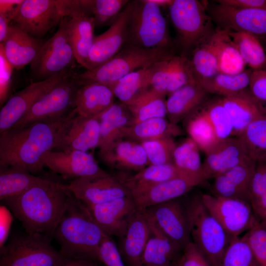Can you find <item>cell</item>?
<instances>
[{
    "label": "cell",
    "instance_id": "6da1fadb",
    "mask_svg": "<svg viewBox=\"0 0 266 266\" xmlns=\"http://www.w3.org/2000/svg\"><path fill=\"white\" fill-rule=\"evenodd\" d=\"M68 113L0 133V168L20 169L32 174L41 170L44 158L54 149L58 131Z\"/></svg>",
    "mask_w": 266,
    "mask_h": 266
},
{
    "label": "cell",
    "instance_id": "7a4b0ae2",
    "mask_svg": "<svg viewBox=\"0 0 266 266\" xmlns=\"http://www.w3.org/2000/svg\"><path fill=\"white\" fill-rule=\"evenodd\" d=\"M72 194L65 184L49 180L2 200L26 233L53 237Z\"/></svg>",
    "mask_w": 266,
    "mask_h": 266
},
{
    "label": "cell",
    "instance_id": "3957f363",
    "mask_svg": "<svg viewBox=\"0 0 266 266\" xmlns=\"http://www.w3.org/2000/svg\"><path fill=\"white\" fill-rule=\"evenodd\" d=\"M107 235L94 221L86 206L72 195L53 237L64 258L95 262L99 261L100 246Z\"/></svg>",
    "mask_w": 266,
    "mask_h": 266
},
{
    "label": "cell",
    "instance_id": "277c9868",
    "mask_svg": "<svg viewBox=\"0 0 266 266\" xmlns=\"http://www.w3.org/2000/svg\"><path fill=\"white\" fill-rule=\"evenodd\" d=\"M175 55L173 46L145 48L127 44L106 63L92 70L74 73L70 77L80 86L98 83L112 87L118 80L130 73L170 60Z\"/></svg>",
    "mask_w": 266,
    "mask_h": 266
},
{
    "label": "cell",
    "instance_id": "5b68a950",
    "mask_svg": "<svg viewBox=\"0 0 266 266\" xmlns=\"http://www.w3.org/2000/svg\"><path fill=\"white\" fill-rule=\"evenodd\" d=\"M190 225L191 241L211 266H220L224 253L234 238L225 230L204 204L201 196L184 202Z\"/></svg>",
    "mask_w": 266,
    "mask_h": 266
},
{
    "label": "cell",
    "instance_id": "8992f818",
    "mask_svg": "<svg viewBox=\"0 0 266 266\" xmlns=\"http://www.w3.org/2000/svg\"><path fill=\"white\" fill-rule=\"evenodd\" d=\"M127 43L145 48L173 46L161 7L151 0H130Z\"/></svg>",
    "mask_w": 266,
    "mask_h": 266
},
{
    "label": "cell",
    "instance_id": "52a82bcc",
    "mask_svg": "<svg viewBox=\"0 0 266 266\" xmlns=\"http://www.w3.org/2000/svg\"><path fill=\"white\" fill-rule=\"evenodd\" d=\"M50 237L26 233L13 236L0 250V266H58L68 259L56 250Z\"/></svg>",
    "mask_w": 266,
    "mask_h": 266
},
{
    "label": "cell",
    "instance_id": "ba28073f",
    "mask_svg": "<svg viewBox=\"0 0 266 266\" xmlns=\"http://www.w3.org/2000/svg\"><path fill=\"white\" fill-rule=\"evenodd\" d=\"M171 21L183 51L193 49L214 32L205 2L173 0L168 7Z\"/></svg>",
    "mask_w": 266,
    "mask_h": 266
},
{
    "label": "cell",
    "instance_id": "9c48e42d",
    "mask_svg": "<svg viewBox=\"0 0 266 266\" xmlns=\"http://www.w3.org/2000/svg\"><path fill=\"white\" fill-rule=\"evenodd\" d=\"M69 17H63L58 31L44 43L30 64L33 78L44 80L65 72L73 71L76 60L68 31Z\"/></svg>",
    "mask_w": 266,
    "mask_h": 266
},
{
    "label": "cell",
    "instance_id": "30bf717a",
    "mask_svg": "<svg viewBox=\"0 0 266 266\" xmlns=\"http://www.w3.org/2000/svg\"><path fill=\"white\" fill-rule=\"evenodd\" d=\"M80 87L70 76L63 79L40 98L12 128L67 115L74 107L75 95Z\"/></svg>",
    "mask_w": 266,
    "mask_h": 266
},
{
    "label": "cell",
    "instance_id": "8fae6325",
    "mask_svg": "<svg viewBox=\"0 0 266 266\" xmlns=\"http://www.w3.org/2000/svg\"><path fill=\"white\" fill-rule=\"evenodd\" d=\"M201 196L211 213L233 237L239 236L260 222L249 201L206 194Z\"/></svg>",
    "mask_w": 266,
    "mask_h": 266
},
{
    "label": "cell",
    "instance_id": "7c38bea8",
    "mask_svg": "<svg viewBox=\"0 0 266 266\" xmlns=\"http://www.w3.org/2000/svg\"><path fill=\"white\" fill-rule=\"evenodd\" d=\"M63 17H69L68 31L76 62L86 67L94 37L96 27L93 17L80 0H56Z\"/></svg>",
    "mask_w": 266,
    "mask_h": 266
},
{
    "label": "cell",
    "instance_id": "4fadbf2b",
    "mask_svg": "<svg viewBox=\"0 0 266 266\" xmlns=\"http://www.w3.org/2000/svg\"><path fill=\"white\" fill-rule=\"evenodd\" d=\"M100 136L98 118L79 115L73 108L58 131L53 150L87 152L98 148Z\"/></svg>",
    "mask_w": 266,
    "mask_h": 266
},
{
    "label": "cell",
    "instance_id": "5bb4252c",
    "mask_svg": "<svg viewBox=\"0 0 266 266\" xmlns=\"http://www.w3.org/2000/svg\"><path fill=\"white\" fill-rule=\"evenodd\" d=\"M126 178L110 174L97 178H82L72 180L65 187L85 205H96L131 196Z\"/></svg>",
    "mask_w": 266,
    "mask_h": 266
},
{
    "label": "cell",
    "instance_id": "9a60e30c",
    "mask_svg": "<svg viewBox=\"0 0 266 266\" xmlns=\"http://www.w3.org/2000/svg\"><path fill=\"white\" fill-rule=\"evenodd\" d=\"M143 211L182 249L191 241L190 222L184 202L177 199L152 206Z\"/></svg>",
    "mask_w": 266,
    "mask_h": 266
},
{
    "label": "cell",
    "instance_id": "2e32d148",
    "mask_svg": "<svg viewBox=\"0 0 266 266\" xmlns=\"http://www.w3.org/2000/svg\"><path fill=\"white\" fill-rule=\"evenodd\" d=\"M73 71L32 82L11 96L0 111V133L12 128L46 93Z\"/></svg>",
    "mask_w": 266,
    "mask_h": 266
},
{
    "label": "cell",
    "instance_id": "e0dca14e",
    "mask_svg": "<svg viewBox=\"0 0 266 266\" xmlns=\"http://www.w3.org/2000/svg\"><path fill=\"white\" fill-rule=\"evenodd\" d=\"M63 18L56 0H24L12 23L41 39Z\"/></svg>",
    "mask_w": 266,
    "mask_h": 266
},
{
    "label": "cell",
    "instance_id": "ac0fdd59",
    "mask_svg": "<svg viewBox=\"0 0 266 266\" xmlns=\"http://www.w3.org/2000/svg\"><path fill=\"white\" fill-rule=\"evenodd\" d=\"M44 166L65 179L97 178L109 174L98 165L92 155L79 150H52L45 156Z\"/></svg>",
    "mask_w": 266,
    "mask_h": 266
},
{
    "label": "cell",
    "instance_id": "d6986e66",
    "mask_svg": "<svg viewBox=\"0 0 266 266\" xmlns=\"http://www.w3.org/2000/svg\"><path fill=\"white\" fill-rule=\"evenodd\" d=\"M209 14L220 29L266 35V8L238 9L217 3L210 8Z\"/></svg>",
    "mask_w": 266,
    "mask_h": 266
},
{
    "label": "cell",
    "instance_id": "ffe728a7",
    "mask_svg": "<svg viewBox=\"0 0 266 266\" xmlns=\"http://www.w3.org/2000/svg\"><path fill=\"white\" fill-rule=\"evenodd\" d=\"M86 206L94 221L106 234L119 238L124 235L130 220L138 211L132 196Z\"/></svg>",
    "mask_w": 266,
    "mask_h": 266
},
{
    "label": "cell",
    "instance_id": "44dd1931",
    "mask_svg": "<svg viewBox=\"0 0 266 266\" xmlns=\"http://www.w3.org/2000/svg\"><path fill=\"white\" fill-rule=\"evenodd\" d=\"M128 4L105 32L94 37L85 68L92 70L108 61L127 43Z\"/></svg>",
    "mask_w": 266,
    "mask_h": 266
},
{
    "label": "cell",
    "instance_id": "7402d4cb",
    "mask_svg": "<svg viewBox=\"0 0 266 266\" xmlns=\"http://www.w3.org/2000/svg\"><path fill=\"white\" fill-rule=\"evenodd\" d=\"M101 161L112 169L139 171L150 165L140 143L119 138L99 149Z\"/></svg>",
    "mask_w": 266,
    "mask_h": 266
},
{
    "label": "cell",
    "instance_id": "603a6c76",
    "mask_svg": "<svg viewBox=\"0 0 266 266\" xmlns=\"http://www.w3.org/2000/svg\"><path fill=\"white\" fill-rule=\"evenodd\" d=\"M43 44L41 39L11 23L5 39L0 43V48L14 68L19 70L35 60Z\"/></svg>",
    "mask_w": 266,
    "mask_h": 266
},
{
    "label": "cell",
    "instance_id": "cb8c5ba5",
    "mask_svg": "<svg viewBox=\"0 0 266 266\" xmlns=\"http://www.w3.org/2000/svg\"><path fill=\"white\" fill-rule=\"evenodd\" d=\"M205 155L203 170L206 180L226 172L248 158L238 138L234 136L220 140Z\"/></svg>",
    "mask_w": 266,
    "mask_h": 266
},
{
    "label": "cell",
    "instance_id": "d4e9b609",
    "mask_svg": "<svg viewBox=\"0 0 266 266\" xmlns=\"http://www.w3.org/2000/svg\"><path fill=\"white\" fill-rule=\"evenodd\" d=\"M199 185L191 179L179 177L132 193L131 196L137 210L144 211L152 206L177 199Z\"/></svg>",
    "mask_w": 266,
    "mask_h": 266
},
{
    "label": "cell",
    "instance_id": "484cf974",
    "mask_svg": "<svg viewBox=\"0 0 266 266\" xmlns=\"http://www.w3.org/2000/svg\"><path fill=\"white\" fill-rule=\"evenodd\" d=\"M145 214L149 225V234L142 257V265L177 266L183 250L166 235Z\"/></svg>",
    "mask_w": 266,
    "mask_h": 266
},
{
    "label": "cell",
    "instance_id": "4316f807",
    "mask_svg": "<svg viewBox=\"0 0 266 266\" xmlns=\"http://www.w3.org/2000/svg\"><path fill=\"white\" fill-rule=\"evenodd\" d=\"M149 225L143 211L130 220L118 248L126 266H142L141 259L149 237Z\"/></svg>",
    "mask_w": 266,
    "mask_h": 266
},
{
    "label": "cell",
    "instance_id": "83f0119b",
    "mask_svg": "<svg viewBox=\"0 0 266 266\" xmlns=\"http://www.w3.org/2000/svg\"><path fill=\"white\" fill-rule=\"evenodd\" d=\"M111 87L98 83L81 86L77 91L74 108L77 114L87 118H98L114 102Z\"/></svg>",
    "mask_w": 266,
    "mask_h": 266
},
{
    "label": "cell",
    "instance_id": "f1b7e54d",
    "mask_svg": "<svg viewBox=\"0 0 266 266\" xmlns=\"http://www.w3.org/2000/svg\"><path fill=\"white\" fill-rule=\"evenodd\" d=\"M207 94L197 81L175 91L168 95L166 100L168 120L177 125L200 107L206 99Z\"/></svg>",
    "mask_w": 266,
    "mask_h": 266
},
{
    "label": "cell",
    "instance_id": "f546056e",
    "mask_svg": "<svg viewBox=\"0 0 266 266\" xmlns=\"http://www.w3.org/2000/svg\"><path fill=\"white\" fill-rule=\"evenodd\" d=\"M233 126V136L238 137L262 112L249 91L220 98Z\"/></svg>",
    "mask_w": 266,
    "mask_h": 266
},
{
    "label": "cell",
    "instance_id": "4dcf8cb0",
    "mask_svg": "<svg viewBox=\"0 0 266 266\" xmlns=\"http://www.w3.org/2000/svg\"><path fill=\"white\" fill-rule=\"evenodd\" d=\"M184 132L166 118H153L133 124L123 130L120 138L141 143L164 137L181 135Z\"/></svg>",
    "mask_w": 266,
    "mask_h": 266
},
{
    "label": "cell",
    "instance_id": "1f68e13d",
    "mask_svg": "<svg viewBox=\"0 0 266 266\" xmlns=\"http://www.w3.org/2000/svg\"><path fill=\"white\" fill-rule=\"evenodd\" d=\"M100 136L98 148L101 149L120 138L124 129L133 124V117L128 107L115 102L99 117Z\"/></svg>",
    "mask_w": 266,
    "mask_h": 266
},
{
    "label": "cell",
    "instance_id": "d6a6232c",
    "mask_svg": "<svg viewBox=\"0 0 266 266\" xmlns=\"http://www.w3.org/2000/svg\"><path fill=\"white\" fill-rule=\"evenodd\" d=\"M200 150L196 143L188 137L176 144L172 159L173 163L184 176L200 184L206 180Z\"/></svg>",
    "mask_w": 266,
    "mask_h": 266
},
{
    "label": "cell",
    "instance_id": "836d02e7",
    "mask_svg": "<svg viewBox=\"0 0 266 266\" xmlns=\"http://www.w3.org/2000/svg\"><path fill=\"white\" fill-rule=\"evenodd\" d=\"M216 51L219 72L235 74L246 66L226 31L218 29L210 36Z\"/></svg>",
    "mask_w": 266,
    "mask_h": 266
},
{
    "label": "cell",
    "instance_id": "e575fe53",
    "mask_svg": "<svg viewBox=\"0 0 266 266\" xmlns=\"http://www.w3.org/2000/svg\"><path fill=\"white\" fill-rule=\"evenodd\" d=\"M179 177H186L173 163H169L149 165L133 175L127 177L126 181L131 193H132Z\"/></svg>",
    "mask_w": 266,
    "mask_h": 266
},
{
    "label": "cell",
    "instance_id": "d590c367",
    "mask_svg": "<svg viewBox=\"0 0 266 266\" xmlns=\"http://www.w3.org/2000/svg\"><path fill=\"white\" fill-rule=\"evenodd\" d=\"M49 180L34 176L26 170L11 167L0 168V200H3L17 196Z\"/></svg>",
    "mask_w": 266,
    "mask_h": 266
},
{
    "label": "cell",
    "instance_id": "8d00e7d4",
    "mask_svg": "<svg viewBox=\"0 0 266 266\" xmlns=\"http://www.w3.org/2000/svg\"><path fill=\"white\" fill-rule=\"evenodd\" d=\"M252 70H245L235 74L219 72L213 76L197 81L207 93L228 97L241 93L249 87Z\"/></svg>",
    "mask_w": 266,
    "mask_h": 266
},
{
    "label": "cell",
    "instance_id": "74e56055",
    "mask_svg": "<svg viewBox=\"0 0 266 266\" xmlns=\"http://www.w3.org/2000/svg\"><path fill=\"white\" fill-rule=\"evenodd\" d=\"M165 95L148 89L126 105L133 116V124L167 115Z\"/></svg>",
    "mask_w": 266,
    "mask_h": 266
},
{
    "label": "cell",
    "instance_id": "f35d334b",
    "mask_svg": "<svg viewBox=\"0 0 266 266\" xmlns=\"http://www.w3.org/2000/svg\"><path fill=\"white\" fill-rule=\"evenodd\" d=\"M157 63L134 71L118 80L111 87L115 98L127 105L149 89L151 77Z\"/></svg>",
    "mask_w": 266,
    "mask_h": 266
},
{
    "label": "cell",
    "instance_id": "ab89813d",
    "mask_svg": "<svg viewBox=\"0 0 266 266\" xmlns=\"http://www.w3.org/2000/svg\"><path fill=\"white\" fill-rule=\"evenodd\" d=\"M237 137L248 157L257 163L266 162V114L256 118Z\"/></svg>",
    "mask_w": 266,
    "mask_h": 266
},
{
    "label": "cell",
    "instance_id": "60d3db41",
    "mask_svg": "<svg viewBox=\"0 0 266 266\" xmlns=\"http://www.w3.org/2000/svg\"><path fill=\"white\" fill-rule=\"evenodd\" d=\"M226 31L246 65L252 70L264 69L266 54L256 36L245 32Z\"/></svg>",
    "mask_w": 266,
    "mask_h": 266
},
{
    "label": "cell",
    "instance_id": "b9f144b4",
    "mask_svg": "<svg viewBox=\"0 0 266 266\" xmlns=\"http://www.w3.org/2000/svg\"><path fill=\"white\" fill-rule=\"evenodd\" d=\"M210 36L193 49L189 59L196 81L219 72L216 51Z\"/></svg>",
    "mask_w": 266,
    "mask_h": 266
},
{
    "label": "cell",
    "instance_id": "7bdbcfd3",
    "mask_svg": "<svg viewBox=\"0 0 266 266\" xmlns=\"http://www.w3.org/2000/svg\"><path fill=\"white\" fill-rule=\"evenodd\" d=\"M186 125V130L191 139L199 149L206 154L219 142L214 128L203 109L191 115Z\"/></svg>",
    "mask_w": 266,
    "mask_h": 266
},
{
    "label": "cell",
    "instance_id": "ee69618b",
    "mask_svg": "<svg viewBox=\"0 0 266 266\" xmlns=\"http://www.w3.org/2000/svg\"><path fill=\"white\" fill-rule=\"evenodd\" d=\"M128 0H80L93 17L96 27L110 26L126 7Z\"/></svg>",
    "mask_w": 266,
    "mask_h": 266
},
{
    "label": "cell",
    "instance_id": "f6af8a7d",
    "mask_svg": "<svg viewBox=\"0 0 266 266\" xmlns=\"http://www.w3.org/2000/svg\"><path fill=\"white\" fill-rule=\"evenodd\" d=\"M249 200L254 213L261 222L266 219V162L258 163L249 190Z\"/></svg>",
    "mask_w": 266,
    "mask_h": 266
},
{
    "label": "cell",
    "instance_id": "bcb514c9",
    "mask_svg": "<svg viewBox=\"0 0 266 266\" xmlns=\"http://www.w3.org/2000/svg\"><path fill=\"white\" fill-rule=\"evenodd\" d=\"M220 266H260L245 237H234L222 258Z\"/></svg>",
    "mask_w": 266,
    "mask_h": 266
},
{
    "label": "cell",
    "instance_id": "7dc6e473",
    "mask_svg": "<svg viewBox=\"0 0 266 266\" xmlns=\"http://www.w3.org/2000/svg\"><path fill=\"white\" fill-rule=\"evenodd\" d=\"M196 81L189 59L184 55H175L169 60V77L167 95Z\"/></svg>",
    "mask_w": 266,
    "mask_h": 266
},
{
    "label": "cell",
    "instance_id": "c3c4849f",
    "mask_svg": "<svg viewBox=\"0 0 266 266\" xmlns=\"http://www.w3.org/2000/svg\"><path fill=\"white\" fill-rule=\"evenodd\" d=\"M203 110L209 119L220 140L233 136L231 118L220 99L210 102Z\"/></svg>",
    "mask_w": 266,
    "mask_h": 266
},
{
    "label": "cell",
    "instance_id": "681fc988",
    "mask_svg": "<svg viewBox=\"0 0 266 266\" xmlns=\"http://www.w3.org/2000/svg\"><path fill=\"white\" fill-rule=\"evenodd\" d=\"M150 165L173 163V153L176 146L173 137H168L140 143Z\"/></svg>",
    "mask_w": 266,
    "mask_h": 266
},
{
    "label": "cell",
    "instance_id": "f907efd6",
    "mask_svg": "<svg viewBox=\"0 0 266 266\" xmlns=\"http://www.w3.org/2000/svg\"><path fill=\"white\" fill-rule=\"evenodd\" d=\"M257 163L249 157L224 174L236 186L249 194Z\"/></svg>",
    "mask_w": 266,
    "mask_h": 266
},
{
    "label": "cell",
    "instance_id": "816d5d0a",
    "mask_svg": "<svg viewBox=\"0 0 266 266\" xmlns=\"http://www.w3.org/2000/svg\"><path fill=\"white\" fill-rule=\"evenodd\" d=\"M260 266H266V227L257 223L244 235Z\"/></svg>",
    "mask_w": 266,
    "mask_h": 266
},
{
    "label": "cell",
    "instance_id": "f5cc1de1",
    "mask_svg": "<svg viewBox=\"0 0 266 266\" xmlns=\"http://www.w3.org/2000/svg\"><path fill=\"white\" fill-rule=\"evenodd\" d=\"M212 190L215 196L240 199L250 202L249 194L236 186L224 174L214 178Z\"/></svg>",
    "mask_w": 266,
    "mask_h": 266
},
{
    "label": "cell",
    "instance_id": "db71d44e",
    "mask_svg": "<svg viewBox=\"0 0 266 266\" xmlns=\"http://www.w3.org/2000/svg\"><path fill=\"white\" fill-rule=\"evenodd\" d=\"M249 91L262 112L266 114V70H253Z\"/></svg>",
    "mask_w": 266,
    "mask_h": 266
},
{
    "label": "cell",
    "instance_id": "11a10c76",
    "mask_svg": "<svg viewBox=\"0 0 266 266\" xmlns=\"http://www.w3.org/2000/svg\"><path fill=\"white\" fill-rule=\"evenodd\" d=\"M170 60L157 63L150 81V89L165 96L169 82Z\"/></svg>",
    "mask_w": 266,
    "mask_h": 266
},
{
    "label": "cell",
    "instance_id": "9f6ffc18",
    "mask_svg": "<svg viewBox=\"0 0 266 266\" xmlns=\"http://www.w3.org/2000/svg\"><path fill=\"white\" fill-rule=\"evenodd\" d=\"M14 68L5 58L0 48V104L1 106L8 98L12 83Z\"/></svg>",
    "mask_w": 266,
    "mask_h": 266
},
{
    "label": "cell",
    "instance_id": "6f0895ef",
    "mask_svg": "<svg viewBox=\"0 0 266 266\" xmlns=\"http://www.w3.org/2000/svg\"><path fill=\"white\" fill-rule=\"evenodd\" d=\"M177 266H211L210 264L192 241L184 248Z\"/></svg>",
    "mask_w": 266,
    "mask_h": 266
},
{
    "label": "cell",
    "instance_id": "680465c9",
    "mask_svg": "<svg viewBox=\"0 0 266 266\" xmlns=\"http://www.w3.org/2000/svg\"><path fill=\"white\" fill-rule=\"evenodd\" d=\"M218 4L238 9L266 8V0H219Z\"/></svg>",
    "mask_w": 266,
    "mask_h": 266
},
{
    "label": "cell",
    "instance_id": "91938a15",
    "mask_svg": "<svg viewBox=\"0 0 266 266\" xmlns=\"http://www.w3.org/2000/svg\"><path fill=\"white\" fill-rule=\"evenodd\" d=\"M15 16L13 14L0 13V43L5 39L10 22H12Z\"/></svg>",
    "mask_w": 266,
    "mask_h": 266
},
{
    "label": "cell",
    "instance_id": "94428289",
    "mask_svg": "<svg viewBox=\"0 0 266 266\" xmlns=\"http://www.w3.org/2000/svg\"><path fill=\"white\" fill-rule=\"evenodd\" d=\"M23 0H0V13L16 14Z\"/></svg>",
    "mask_w": 266,
    "mask_h": 266
},
{
    "label": "cell",
    "instance_id": "6125c7cd",
    "mask_svg": "<svg viewBox=\"0 0 266 266\" xmlns=\"http://www.w3.org/2000/svg\"><path fill=\"white\" fill-rule=\"evenodd\" d=\"M94 262L68 259L65 263L58 266H91L94 265Z\"/></svg>",
    "mask_w": 266,
    "mask_h": 266
},
{
    "label": "cell",
    "instance_id": "be15d7a7",
    "mask_svg": "<svg viewBox=\"0 0 266 266\" xmlns=\"http://www.w3.org/2000/svg\"><path fill=\"white\" fill-rule=\"evenodd\" d=\"M173 0H151V1L160 7H169Z\"/></svg>",
    "mask_w": 266,
    "mask_h": 266
},
{
    "label": "cell",
    "instance_id": "e7e4bbea",
    "mask_svg": "<svg viewBox=\"0 0 266 266\" xmlns=\"http://www.w3.org/2000/svg\"><path fill=\"white\" fill-rule=\"evenodd\" d=\"M260 223L264 225V226L266 227V219L261 222Z\"/></svg>",
    "mask_w": 266,
    "mask_h": 266
},
{
    "label": "cell",
    "instance_id": "03108f58",
    "mask_svg": "<svg viewBox=\"0 0 266 266\" xmlns=\"http://www.w3.org/2000/svg\"><path fill=\"white\" fill-rule=\"evenodd\" d=\"M142 266H159V265H142Z\"/></svg>",
    "mask_w": 266,
    "mask_h": 266
},
{
    "label": "cell",
    "instance_id": "003e7915",
    "mask_svg": "<svg viewBox=\"0 0 266 266\" xmlns=\"http://www.w3.org/2000/svg\"><path fill=\"white\" fill-rule=\"evenodd\" d=\"M98 266L97 265H96L95 264H94V265H93L92 266Z\"/></svg>",
    "mask_w": 266,
    "mask_h": 266
}]
</instances>
